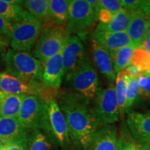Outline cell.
<instances>
[{
  "label": "cell",
  "mask_w": 150,
  "mask_h": 150,
  "mask_svg": "<svg viewBox=\"0 0 150 150\" xmlns=\"http://www.w3.org/2000/svg\"><path fill=\"white\" fill-rule=\"evenodd\" d=\"M89 104V100L73 92L60 96L59 105L66 120L70 140L79 150L90 148L100 128Z\"/></svg>",
  "instance_id": "1"
},
{
  "label": "cell",
  "mask_w": 150,
  "mask_h": 150,
  "mask_svg": "<svg viewBox=\"0 0 150 150\" xmlns=\"http://www.w3.org/2000/svg\"><path fill=\"white\" fill-rule=\"evenodd\" d=\"M3 58L8 74L26 81L42 82V63L29 52L9 49Z\"/></svg>",
  "instance_id": "2"
},
{
  "label": "cell",
  "mask_w": 150,
  "mask_h": 150,
  "mask_svg": "<svg viewBox=\"0 0 150 150\" xmlns=\"http://www.w3.org/2000/svg\"><path fill=\"white\" fill-rule=\"evenodd\" d=\"M70 32L63 26L45 24L40 36L35 44L33 55L44 64L47 61L63 50Z\"/></svg>",
  "instance_id": "3"
},
{
  "label": "cell",
  "mask_w": 150,
  "mask_h": 150,
  "mask_svg": "<svg viewBox=\"0 0 150 150\" xmlns=\"http://www.w3.org/2000/svg\"><path fill=\"white\" fill-rule=\"evenodd\" d=\"M0 90L11 95H24L38 97L45 102L55 100L59 91L46 86L41 81H26L18 79L7 72L0 73Z\"/></svg>",
  "instance_id": "4"
},
{
  "label": "cell",
  "mask_w": 150,
  "mask_h": 150,
  "mask_svg": "<svg viewBox=\"0 0 150 150\" xmlns=\"http://www.w3.org/2000/svg\"><path fill=\"white\" fill-rule=\"evenodd\" d=\"M44 24L29 13L22 20L12 24L10 46L18 52H29L40 36Z\"/></svg>",
  "instance_id": "5"
},
{
  "label": "cell",
  "mask_w": 150,
  "mask_h": 150,
  "mask_svg": "<svg viewBox=\"0 0 150 150\" xmlns=\"http://www.w3.org/2000/svg\"><path fill=\"white\" fill-rule=\"evenodd\" d=\"M17 118L26 129L50 131L47 104L34 96H26Z\"/></svg>",
  "instance_id": "6"
},
{
  "label": "cell",
  "mask_w": 150,
  "mask_h": 150,
  "mask_svg": "<svg viewBox=\"0 0 150 150\" xmlns=\"http://www.w3.org/2000/svg\"><path fill=\"white\" fill-rule=\"evenodd\" d=\"M94 101L95 105L93 111L100 127L107 125H115L119 120L120 115L113 83L106 88L99 87Z\"/></svg>",
  "instance_id": "7"
},
{
  "label": "cell",
  "mask_w": 150,
  "mask_h": 150,
  "mask_svg": "<svg viewBox=\"0 0 150 150\" xmlns=\"http://www.w3.org/2000/svg\"><path fill=\"white\" fill-rule=\"evenodd\" d=\"M75 93L88 100L95 98L99 88L98 76L91 60L65 79Z\"/></svg>",
  "instance_id": "8"
},
{
  "label": "cell",
  "mask_w": 150,
  "mask_h": 150,
  "mask_svg": "<svg viewBox=\"0 0 150 150\" xmlns=\"http://www.w3.org/2000/svg\"><path fill=\"white\" fill-rule=\"evenodd\" d=\"M96 11L86 0H70L69 19L66 28L70 32H77L89 29L95 23Z\"/></svg>",
  "instance_id": "9"
},
{
  "label": "cell",
  "mask_w": 150,
  "mask_h": 150,
  "mask_svg": "<svg viewBox=\"0 0 150 150\" xmlns=\"http://www.w3.org/2000/svg\"><path fill=\"white\" fill-rule=\"evenodd\" d=\"M62 59L65 79L90 60L83 43L74 35H69L65 41L62 50Z\"/></svg>",
  "instance_id": "10"
},
{
  "label": "cell",
  "mask_w": 150,
  "mask_h": 150,
  "mask_svg": "<svg viewBox=\"0 0 150 150\" xmlns=\"http://www.w3.org/2000/svg\"><path fill=\"white\" fill-rule=\"evenodd\" d=\"M31 136L17 117L0 116V142L4 145L18 144L28 149Z\"/></svg>",
  "instance_id": "11"
},
{
  "label": "cell",
  "mask_w": 150,
  "mask_h": 150,
  "mask_svg": "<svg viewBox=\"0 0 150 150\" xmlns=\"http://www.w3.org/2000/svg\"><path fill=\"white\" fill-rule=\"evenodd\" d=\"M45 102L47 104L50 131L59 145L64 149H66L70 145L71 140L65 116L56 101L47 100Z\"/></svg>",
  "instance_id": "12"
},
{
  "label": "cell",
  "mask_w": 150,
  "mask_h": 150,
  "mask_svg": "<svg viewBox=\"0 0 150 150\" xmlns=\"http://www.w3.org/2000/svg\"><path fill=\"white\" fill-rule=\"evenodd\" d=\"M127 123L130 134L136 142L150 145V110L129 112Z\"/></svg>",
  "instance_id": "13"
},
{
  "label": "cell",
  "mask_w": 150,
  "mask_h": 150,
  "mask_svg": "<svg viewBox=\"0 0 150 150\" xmlns=\"http://www.w3.org/2000/svg\"><path fill=\"white\" fill-rule=\"evenodd\" d=\"M93 40L108 52L111 56L122 48L133 45L127 31L108 32L95 30Z\"/></svg>",
  "instance_id": "14"
},
{
  "label": "cell",
  "mask_w": 150,
  "mask_h": 150,
  "mask_svg": "<svg viewBox=\"0 0 150 150\" xmlns=\"http://www.w3.org/2000/svg\"><path fill=\"white\" fill-rule=\"evenodd\" d=\"M42 65V83L50 88L59 91L64 78L62 50Z\"/></svg>",
  "instance_id": "15"
},
{
  "label": "cell",
  "mask_w": 150,
  "mask_h": 150,
  "mask_svg": "<svg viewBox=\"0 0 150 150\" xmlns=\"http://www.w3.org/2000/svg\"><path fill=\"white\" fill-rule=\"evenodd\" d=\"M131 17L127 32L131 42L136 47H141L142 44L147 38L150 28V19L141 10L131 12Z\"/></svg>",
  "instance_id": "16"
},
{
  "label": "cell",
  "mask_w": 150,
  "mask_h": 150,
  "mask_svg": "<svg viewBox=\"0 0 150 150\" xmlns=\"http://www.w3.org/2000/svg\"><path fill=\"white\" fill-rule=\"evenodd\" d=\"M117 129L115 125H107L99 129L92 140L90 150H117Z\"/></svg>",
  "instance_id": "17"
},
{
  "label": "cell",
  "mask_w": 150,
  "mask_h": 150,
  "mask_svg": "<svg viewBox=\"0 0 150 150\" xmlns=\"http://www.w3.org/2000/svg\"><path fill=\"white\" fill-rule=\"evenodd\" d=\"M91 47L94 61L99 72L108 81L113 83L117 75L114 70L111 55L93 40H92Z\"/></svg>",
  "instance_id": "18"
},
{
  "label": "cell",
  "mask_w": 150,
  "mask_h": 150,
  "mask_svg": "<svg viewBox=\"0 0 150 150\" xmlns=\"http://www.w3.org/2000/svg\"><path fill=\"white\" fill-rule=\"evenodd\" d=\"M70 0H50L49 12L50 23L56 26L67 24L69 19V6Z\"/></svg>",
  "instance_id": "19"
},
{
  "label": "cell",
  "mask_w": 150,
  "mask_h": 150,
  "mask_svg": "<svg viewBox=\"0 0 150 150\" xmlns=\"http://www.w3.org/2000/svg\"><path fill=\"white\" fill-rule=\"evenodd\" d=\"M131 12L122 9L114 15L109 23L104 24L99 23L95 31L108 32H124L127 31L131 21Z\"/></svg>",
  "instance_id": "20"
},
{
  "label": "cell",
  "mask_w": 150,
  "mask_h": 150,
  "mask_svg": "<svg viewBox=\"0 0 150 150\" xmlns=\"http://www.w3.org/2000/svg\"><path fill=\"white\" fill-rule=\"evenodd\" d=\"M23 5L29 14L43 24L50 23L49 0H27Z\"/></svg>",
  "instance_id": "21"
},
{
  "label": "cell",
  "mask_w": 150,
  "mask_h": 150,
  "mask_svg": "<svg viewBox=\"0 0 150 150\" xmlns=\"http://www.w3.org/2000/svg\"><path fill=\"white\" fill-rule=\"evenodd\" d=\"M27 95L8 94L4 99L0 107V116L8 117H18L22 102Z\"/></svg>",
  "instance_id": "22"
},
{
  "label": "cell",
  "mask_w": 150,
  "mask_h": 150,
  "mask_svg": "<svg viewBox=\"0 0 150 150\" xmlns=\"http://www.w3.org/2000/svg\"><path fill=\"white\" fill-rule=\"evenodd\" d=\"M27 13L21 5L6 2V0H0V17L11 24L22 20Z\"/></svg>",
  "instance_id": "23"
},
{
  "label": "cell",
  "mask_w": 150,
  "mask_h": 150,
  "mask_svg": "<svg viewBox=\"0 0 150 150\" xmlns=\"http://www.w3.org/2000/svg\"><path fill=\"white\" fill-rule=\"evenodd\" d=\"M115 84V94L117 99L120 115L122 117L126 112V99L127 88V74L125 70L117 74Z\"/></svg>",
  "instance_id": "24"
},
{
  "label": "cell",
  "mask_w": 150,
  "mask_h": 150,
  "mask_svg": "<svg viewBox=\"0 0 150 150\" xmlns=\"http://www.w3.org/2000/svg\"><path fill=\"white\" fill-rule=\"evenodd\" d=\"M136 48L133 45L125 47L118 50L112 56L114 70L116 75L131 65L133 54Z\"/></svg>",
  "instance_id": "25"
},
{
  "label": "cell",
  "mask_w": 150,
  "mask_h": 150,
  "mask_svg": "<svg viewBox=\"0 0 150 150\" xmlns=\"http://www.w3.org/2000/svg\"><path fill=\"white\" fill-rule=\"evenodd\" d=\"M131 65L141 72H150V54L142 47L135 49Z\"/></svg>",
  "instance_id": "26"
},
{
  "label": "cell",
  "mask_w": 150,
  "mask_h": 150,
  "mask_svg": "<svg viewBox=\"0 0 150 150\" xmlns=\"http://www.w3.org/2000/svg\"><path fill=\"white\" fill-rule=\"evenodd\" d=\"M28 150H52V146L45 135L36 129L30 138Z\"/></svg>",
  "instance_id": "27"
},
{
  "label": "cell",
  "mask_w": 150,
  "mask_h": 150,
  "mask_svg": "<svg viewBox=\"0 0 150 150\" xmlns=\"http://www.w3.org/2000/svg\"><path fill=\"white\" fill-rule=\"evenodd\" d=\"M140 93L139 86L138 83V77H132L127 75V88L126 99V112L129 109L138 98Z\"/></svg>",
  "instance_id": "28"
},
{
  "label": "cell",
  "mask_w": 150,
  "mask_h": 150,
  "mask_svg": "<svg viewBox=\"0 0 150 150\" xmlns=\"http://www.w3.org/2000/svg\"><path fill=\"white\" fill-rule=\"evenodd\" d=\"M149 146L136 142L131 134L118 138L117 150H149Z\"/></svg>",
  "instance_id": "29"
},
{
  "label": "cell",
  "mask_w": 150,
  "mask_h": 150,
  "mask_svg": "<svg viewBox=\"0 0 150 150\" xmlns=\"http://www.w3.org/2000/svg\"><path fill=\"white\" fill-rule=\"evenodd\" d=\"M138 83L139 86V95L145 99L150 100V74L149 72H142L138 76Z\"/></svg>",
  "instance_id": "30"
},
{
  "label": "cell",
  "mask_w": 150,
  "mask_h": 150,
  "mask_svg": "<svg viewBox=\"0 0 150 150\" xmlns=\"http://www.w3.org/2000/svg\"><path fill=\"white\" fill-rule=\"evenodd\" d=\"M105 9L107 10L112 14L115 15L120 11L122 10L120 0H98L95 11Z\"/></svg>",
  "instance_id": "31"
},
{
  "label": "cell",
  "mask_w": 150,
  "mask_h": 150,
  "mask_svg": "<svg viewBox=\"0 0 150 150\" xmlns=\"http://www.w3.org/2000/svg\"><path fill=\"white\" fill-rule=\"evenodd\" d=\"M143 0H120L122 9L132 12L140 10Z\"/></svg>",
  "instance_id": "32"
},
{
  "label": "cell",
  "mask_w": 150,
  "mask_h": 150,
  "mask_svg": "<svg viewBox=\"0 0 150 150\" xmlns=\"http://www.w3.org/2000/svg\"><path fill=\"white\" fill-rule=\"evenodd\" d=\"M12 32V24L0 17V37L11 40Z\"/></svg>",
  "instance_id": "33"
},
{
  "label": "cell",
  "mask_w": 150,
  "mask_h": 150,
  "mask_svg": "<svg viewBox=\"0 0 150 150\" xmlns=\"http://www.w3.org/2000/svg\"><path fill=\"white\" fill-rule=\"evenodd\" d=\"M97 18L99 21V23L106 24L109 23L112 18H113L114 15L105 9H100L96 12Z\"/></svg>",
  "instance_id": "34"
},
{
  "label": "cell",
  "mask_w": 150,
  "mask_h": 150,
  "mask_svg": "<svg viewBox=\"0 0 150 150\" xmlns=\"http://www.w3.org/2000/svg\"><path fill=\"white\" fill-rule=\"evenodd\" d=\"M140 10H141L145 16L150 19V0H143Z\"/></svg>",
  "instance_id": "35"
},
{
  "label": "cell",
  "mask_w": 150,
  "mask_h": 150,
  "mask_svg": "<svg viewBox=\"0 0 150 150\" xmlns=\"http://www.w3.org/2000/svg\"><path fill=\"white\" fill-rule=\"evenodd\" d=\"M4 150H28L27 147L18 144H9L4 145Z\"/></svg>",
  "instance_id": "36"
},
{
  "label": "cell",
  "mask_w": 150,
  "mask_h": 150,
  "mask_svg": "<svg viewBox=\"0 0 150 150\" xmlns=\"http://www.w3.org/2000/svg\"><path fill=\"white\" fill-rule=\"evenodd\" d=\"M9 44H10V40L9 39L0 37V52L5 50Z\"/></svg>",
  "instance_id": "37"
},
{
  "label": "cell",
  "mask_w": 150,
  "mask_h": 150,
  "mask_svg": "<svg viewBox=\"0 0 150 150\" xmlns=\"http://www.w3.org/2000/svg\"><path fill=\"white\" fill-rule=\"evenodd\" d=\"M141 47L143 48L148 54H150V38H147L142 44Z\"/></svg>",
  "instance_id": "38"
},
{
  "label": "cell",
  "mask_w": 150,
  "mask_h": 150,
  "mask_svg": "<svg viewBox=\"0 0 150 150\" xmlns=\"http://www.w3.org/2000/svg\"><path fill=\"white\" fill-rule=\"evenodd\" d=\"M86 1L95 10V7H96L97 4V0H86Z\"/></svg>",
  "instance_id": "39"
},
{
  "label": "cell",
  "mask_w": 150,
  "mask_h": 150,
  "mask_svg": "<svg viewBox=\"0 0 150 150\" xmlns=\"http://www.w3.org/2000/svg\"><path fill=\"white\" fill-rule=\"evenodd\" d=\"M8 95V94L4 93L3 91H1V90H0V107H1V103H2L4 99L5 98L6 96Z\"/></svg>",
  "instance_id": "40"
},
{
  "label": "cell",
  "mask_w": 150,
  "mask_h": 150,
  "mask_svg": "<svg viewBox=\"0 0 150 150\" xmlns=\"http://www.w3.org/2000/svg\"><path fill=\"white\" fill-rule=\"evenodd\" d=\"M0 150H4V145L0 142Z\"/></svg>",
  "instance_id": "41"
},
{
  "label": "cell",
  "mask_w": 150,
  "mask_h": 150,
  "mask_svg": "<svg viewBox=\"0 0 150 150\" xmlns=\"http://www.w3.org/2000/svg\"><path fill=\"white\" fill-rule=\"evenodd\" d=\"M147 38H150V28H149V31H148V33H147Z\"/></svg>",
  "instance_id": "42"
},
{
  "label": "cell",
  "mask_w": 150,
  "mask_h": 150,
  "mask_svg": "<svg viewBox=\"0 0 150 150\" xmlns=\"http://www.w3.org/2000/svg\"><path fill=\"white\" fill-rule=\"evenodd\" d=\"M149 150H150V146H149Z\"/></svg>",
  "instance_id": "43"
},
{
  "label": "cell",
  "mask_w": 150,
  "mask_h": 150,
  "mask_svg": "<svg viewBox=\"0 0 150 150\" xmlns=\"http://www.w3.org/2000/svg\"><path fill=\"white\" fill-rule=\"evenodd\" d=\"M149 74H150V72H149Z\"/></svg>",
  "instance_id": "44"
}]
</instances>
